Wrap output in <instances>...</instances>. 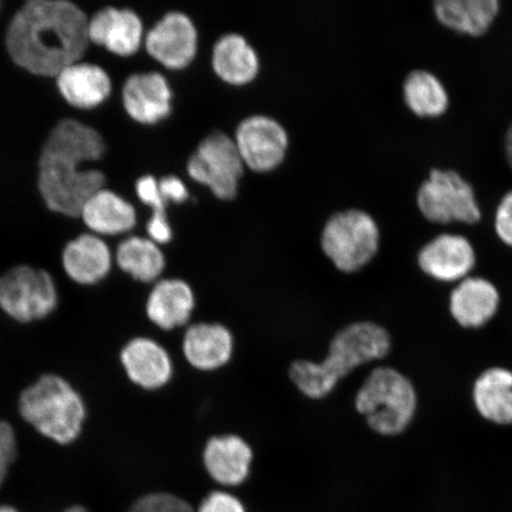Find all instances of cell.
Wrapping results in <instances>:
<instances>
[{"mask_svg":"<svg viewBox=\"0 0 512 512\" xmlns=\"http://www.w3.org/2000/svg\"><path fill=\"white\" fill-rule=\"evenodd\" d=\"M123 99L127 113L134 120L153 124L170 113L172 92L164 75L139 73L125 82Z\"/></svg>","mask_w":512,"mask_h":512,"instance_id":"obj_16","label":"cell"},{"mask_svg":"<svg viewBox=\"0 0 512 512\" xmlns=\"http://www.w3.org/2000/svg\"><path fill=\"white\" fill-rule=\"evenodd\" d=\"M64 272L79 285H95L110 273L112 255L106 243L94 235L69 242L62 255Z\"/></svg>","mask_w":512,"mask_h":512,"instance_id":"obj_21","label":"cell"},{"mask_svg":"<svg viewBox=\"0 0 512 512\" xmlns=\"http://www.w3.org/2000/svg\"><path fill=\"white\" fill-rule=\"evenodd\" d=\"M416 204L426 221L441 228L476 226L482 221L476 191L459 172L433 168L421 183Z\"/></svg>","mask_w":512,"mask_h":512,"instance_id":"obj_7","label":"cell"},{"mask_svg":"<svg viewBox=\"0 0 512 512\" xmlns=\"http://www.w3.org/2000/svg\"><path fill=\"white\" fill-rule=\"evenodd\" d=\"M213 67L220 78L240 85L258 74L259 57L245 37L233 32L223 35L215 43Z\"/></svg>","mask_w":512,"mask_h":512,"instance_id":"obj_25","label":"cell"},{"mask_svg":"<svg viewBox=\"0 0 512 512\" xmlns=\"http://www.w3.org/2000/svg\"><path fill=\"white\" fill-rule=\"evenodd\" d=\"M0 512H18L15 508L9 507V505H3L0 507Z\"/></svg>","mask_w":512,"mask_h":512,"instance_id":"obj_36","label":"cell"},{"mask_svg":"<svg viewBox=\"0 0 512 512\" xmlns=\"http://www.w3.org/2000/svg\"><path fill=\"white\" fill-rule=\"evenodd\" d=\"M80 216L93 232L104 235L126 233L137 220L136 210L130 203L104 189L89 198Z\"/></svg>","mask_w":512,"mask_h":512,"instance_id":"obj_26","label":"cell"},{"mask_svg":"<svg viewBox=\"0 0 512 512\" xmlns=\"http://www.w3.org/2000/svg\"><path fill=\"white\" fill-rule=\"evenodd\" d=\"M128 512H196L192 505L183 498L157 492L139 498Z\"/></svg>","mask_w":512,"mask_h":512,"instance_id":"obj_29","label":"cell"},{"mask_svg":"<svg viewBox=\"0 0 512 512\" xmlns=\"http://www.w3.org/2000/svg\"><path fill=\"white\" fill-rule=\"evenodd\" d=\"M105 143L94 128L76 120L57 124L44 144L40 157V187L50 210L80 216L89 198L102 190L105 176L82 165L104 155Z\"/></svg>","mask_w":512,"mask_h":512,"instance_id":"obj_2","label":"cell"},{"mask_svg":"<svg viewBox=\"0 0 512 512\" xmlns=\"http://www.w3.org/2000/svg\"><path fill=\"white\" fill-rule=\"evenodd\" d=\"M473 402L485 420L499 426L512 425V373L490 368L478 377L473 387Z\"/></svg>","mask_w":512,"mask_h":512,"instance_id":"obj_23","label":"cell"},{"mask_svg":"<svg viewBox=\"0 0 512 512\" xmlns=\"http://www.w3.org/2000/svg\"><path fill=\"white\" fill-rule=\"evenodd\" d=\"M88 42V19L78 6L63 0L28 2L6 36L12 60L41 76H57L78 63Z\"/></svg>","mask_w":512,"mask_h":512,"instance_id":"obj_1","label":"cell"},{"mask_svg":"<svg viewBox=\"0 0 512 512\" xmlns=\"http://www.w3.org/2000/svg\"><path fill=\"white\" fill-rule=\"evenodd\" d=\"M389 332L381 325L357 322L345 326L331 339L328 356L322 362L294 361L290 377L307 398L323 399L351 371L389 354Z\"/></svg>","mask_w":512,"mask_h":512,"instance_id":"obj_3","label":"cell"},{"mask_svg":"<svg viewBox=\"0 0 512 512\" xmlns=\"http://www.w3.org/2000/svg\"><path fill=\"white\" fill-rule=\"evenodd\" d=\"M197 512H246V509L238 497L224 491H213L203 499Z\"/></svg>","mask_w":512,"mask_h":512,"instance_id":"obj_32","label":"cell"},{"mask_svg":"<svg viewBox=\"0 0 512 512\" xmlns=\"http://www.w3.org/2000/svg\"><path fill=\"white\" fill-rule=\"evenodd\" d=\"M235 143L243 163L256 171H267L284 159L288 137L277 120L268 115L254 114L241 121Z\"/></svg>","mask_w":512,"mask_h":512,"instance_id":"obj_11","label":"cell"},{"mask_svg":"<svg viewBox=\"0 0 512 512\" xmlns=\"http://www.w3.org/2000/svg\"><path fill=\"white\" fill-rule=\"evenodd\" d=\"M501 10V0H433L437 21L456 34L482 37L488 34Z\"/></svg>","mask_w":512,"mask_h":512,"instance_id":"obj_18","label":"cell"},{"mask_svg":"<svg viewBox=\"0 0 512 512\" xmlns=\"http://www.w3.org/2000/svg\"><path fill=\"white\" fill-rule=\"evenodd\" d=\"M504 152L505 158L512 170V123L508 126L504 136Z\"/></svg>","mask_w":512,"mask_h":512,"instance_id":"obj_34","label":"cell"},{"mask_svg":"<svg viewBox=\"0 0 512 512\" xmlns=\"http://www.w3.org/2000/svg\"><path fill=\"white\" fill-rule=\"evenodd\" d=\"M381 230L368 211H338L326 222L323 251L339 271L354 273L366 267L379 253Z\"/></svg>","mask_w":512,"mask_h":512,"instance_id":"obj_6","label":"cell"},{"mask_svg":"<svg viewBox=\"0 0 512 512\" xmlns=\"http://www.w3.org/2000/svg\"><path fill=\"white\" fill-rule=\"evenodd\" d=\"M118 266L142 283H152L165 268V258L155 241L132 236L120 243L117 251Z\"/></svg>","mask_w":512,"mask_h":512,"instance_id":"obj_27","label":"cell"},{"mask_svg":"<svg viewBox=\"0 0 512 512\" xmlns=\"http://www.w3.org/2000/svg\"><path fill=\"white\" fill-rule=\"evenodd\" d=\"M476 265L475 246L467 236L458 233H439L418 252L420 270L440 283H459L470 277Z\"/></svg>","mask_w":512,"mask_h":512,"instance_id":"obj_10","label":"cell"},{"mask_svg":"<svg viewBox=\"0 0 512 512\" xmlns=\"http://www.w3.org/2000/svg\"><path fill=\"white\" fill-rule=\"evenodd\" d=\"M233 348L232 332L221 324L191 325L183 339L185 358L192 367L203 371L226 366L233 355Z\"/></svg>","mask_w":512,"mask_h":512,"instance_id":"obj_19","label":"cell"},{"mask_svg":"<svg viewBox=\"0 0 512 512\" xmlns=\"http://www.w3.org/2000/svg\"><path fill=\"white\" fill-rule=\"evenodd\" d=\"M17 457V438L14 427L0 420V486L8 476L9 467Z\"/></svg>","mask_w":512,"mask_h":512,"instance_id":"obj_31","label":"cell"},{"mask_svg":"<svg viewBox=\"0 0 512 512\" xmlns=\"http://www.w3.org/2000/svg\"><path fill=\"white\" fill-rule=\"evenodd\" d=\"M402 98L409 112L421 119L443 117L450 106L444 82L426 69H413L406 75Z\"/></svg>","mask_w":512,"mask_h":512,"instance_id":"obj_24","label":"cell"},{"mask_svg":"<svg viewBox=\"0 0 512 512\" xmlns=\"http://www.w3.org/2000/svg\"><path fill=\"white\" fill-rule=\"evenodd\" d=\"M57 305L59 291L47 271L21 265L0 277V310L18 323L47 318Z\"/></svg>","mask_w":512,"mask_h":512,"instance_id":"obj_8","label":"cell"},{"mask_svg":"<svg viewBox=\"0 0 512 512\" xmlns=\"http://www.w3.org/2000/svg\"><path fill=\"white\" fill-rule=\"evenodd\" d=\"M160 192H162L165 200H174L177 202L184 201L189 196L188 189L176 176H166L158 182Z\"/></svg>","mask_w":512,"mask_h":512,"instance_id":"obj_33","label":"cell"},{"mask_svg":"<svg viewBox=\"0 0 512 512\" xmlns=\"http://www.w3.org/2000/svg\"><path fill=\"white\" fill-rule=\"evenodd\" d=\"M137 192L140 200L149 204L153 209V215L147 223V232H149L152 241L158 243L169 242L172 238V229L166 219L165 198L160 192L159 184L155 177L144 176L137 182Z\"/></svg>","mask_w":512,"mask_h":512,"instance_id":"obj_28","label":"cell"},{"mask_svg":"<svg viewBox=\"0 0 512 512\" xmlns=\"http://www.w3.org/2000/svg\"><path fill=\"white\" fill-rule=\"evenodd\" d=\"M195 309V296L181 279H165L152 288L146 302V315L165 331L187 324Z\"/></svg>","mask_w":512,"mask_h":512,"instance_id":"obj_20","label":"cell"},{"mask_svg":"<svg viewBox=\"0 0 512 512\" xmlns=\"http://www.w3.org/2000/svg\"><path fill=\"white\" fill-rule=\"evenodd\" d=\"M64 512H88L85 508L80 507V505H75V507L69 508Z\"/></svg>","mask_w":512,"mask_h":512,"instance_id":"obj_35","label":"cell"},{"mask_svg":"<svg viewBox=\"0 0 512 512\" xmlns=\"http://www.w3.org/2000/svg\"><path fill=\"white\" fill-rule=\"evenodd\" d=\"M120 361L128 379L146 390L163 388L174 373L168 351L151 338L132 339L121 351Z\"/></svg>","mask_w":512,"mask_h":512,"instance_id":"obj_13","label":"cell"},{"mask_svg":"<svg viewBox=\"0 0 512 512\" xmlns=\"http://www.w3.org/2000/svg\"><path fill=\"white\" fill-rule=\"evenodd\" d=\"M501 297L497 287L482 277L459 281L450 297V312L465 329L482 328L495 317Z\"/></svg>","mask_w":512,"mask_h":512,"instance_id":"obj_14","label":"cell"},{"mask_svg":"<svg viewBox=\"0 0 512 512\" xmlns=\"http://www.w3.org/2000/svg\"><path fill=\"white\" fill-rule=\"evenodd\" d=\"M197 29L192 19L181 11H170L146 36V49L164 66L182 68L194 59Z\"/></svg>","mask_w":512,"mask_h":512,"instance_id":"obj_12","label":"cell"},{"mask_svg":"<svg viewBox=\"0 0 512 512\" xmlns=\"http://www.w3.org/2000/svg\"><path fill=\"white\" fill-rule=\"evenodd\" d=\"M355 407L377 434L394 437L407 430L418 409L413 383L399 370L376 368L358 390Z\"/></svg>","mask_w":512,"mask_h":512,"instance_id":"obj_5","label":"cell"},{"mask_svg":"<svg viewBox=\"0 0 512 512\" xmlns=\"http://www.w3.org/2000/svg\"><path fill=\"white\" fill-rule=\"evenodd\" d=\"M243 164L235 139L214 131L192 153L188 171L197 182L207 184L217 197L228 200L238 191Z\"/></svg>","mask_w":512,"mask_h":512,"instance_id":"obj_9","label":"cell"},{"mask_svg":"<svg viewBox=\"0 0 512 512\" xmlns=\"http://www.w3.org/2000/svg\"><path fill=\"white\" fill-rule=\"evenodd\" d=\"M253 451L238 435H222L209 439L203 452V463L209 476L223 486H238L251 471Z\"/></svg>","mask_w":512,"mask_h":512,"instance_id":"obj_17","label":"cell"},{"mask_svg":"<svg viewBox=\"0 0 512 512\" xmlns=\"http://www.w3.org/2000/svg\"><path fill=\"white\" fill-rule=\"evenodd\" d=\"M18 411L44 438L60 445L78 440L87 419L86 403L78 390L56 374L43 375L25 388Z\"/></svg>","mask_w":512,"mask_h":512,"instance_id":"obj_4","label":"cell"},{"mask_svg":"<svg viewBox=\"0 0 512 512\" xmlns=\"http://www.w3.org/2000/svg\"><path fill=\"white\" fill-rule=\"evenodd\" d=\"M64 99L74 107L94 108L111 93V80L104 69L94 64L74 63L56 76Z\"/></svg>","mask_w":512,"mask_h":512,"instance_id":"obj_22","label":"cell"},{"mask_svg":"<svg viewBox=\"0 0 512 512\" xmlns=\"http://www.w3.org/2000/svg\"><path fill=\"white\" fill-rule=\"evenodd\" d=\"M494 230L504 246L512 248V190L505 192L494 215Z\"/></svg>","mask_w":512,"mask_h":512,"instance_id":"obj_30","label":"cell"},{"mask_svg":"<svg viewBox=\"0 0 512 512\" xmlns=\"http://www.w3.org/2000/svg\"><path fill=\"white\" fill-rule=\"evenodd\" d=\"M88 38L114 54L132 55L142 43L143 24L132 10L107 8L88 21Z\"/></svg>","mask_w":512,"mask_h":512,"instance_id":"obj_15","label":"cell"}]
</instances>
